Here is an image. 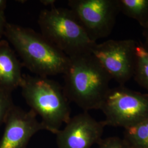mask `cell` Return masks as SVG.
<instances>
[{
    "label": "cell",
    "mask_w": 148,
    "mask_h": 148,
    "mask_svg": "<svg viewBox=\"0 0 148 148\" xmlns=\"http://www.w3.org/2000/svg\"><path fill=\"white\" fill-rule=\"evenodd\" d=\"M56 134L58 148H91L102 139L105 125L87 111L70 119Z\"/></svg>",
    "instance_id": "ba28073f"
},
{
    "label": "cell",
    "mask_w": 148,
    "mask_h": 148,
    "mask_svg": "<svg viewBox=\"0 0 148 148\" xmlns=\"http://www.w3.org/2000/svg\"><path fill=\"white\" fill-rule=\"evenodd\" d=\"M4 36L21 59L23 66L35 75L48 77L65 71L69 57L42 34L7 23Z\"/></svg>",
    "instance_id": "7a4b0ae2"
},
{
    "label": "cell",
    "mask_w": 148,
    "mask_h": 148,
    "mask_svg": "<svg viewBox=\"0 0 148 148\" xmlns=\"http://www.w3.org/2000/svg\"><path fill=\"white\" fill-rule=\"evenodd\" d=\"M134 40H109L97 42L91 50L92 54L119 85L124 86L133 76L135 62Z\"/></svg>",
    "instance_id": "52a82bcc"
},
{
    "label": "cell",
    "mask_w": 148,
    "mask_h": 148,
    "mask_svg": "<svg viewBox=\"0 0 148 148\" xmlns=\"http://www.w3.org/2000/svg\"><path fill=\"white\" fill-rule=\"evenodd\" d=\"M41 34L69 58L91 53L95 43L88 36L73 12L54 6L41 11Z\"/></svg>",
    "instance_id": "277c9868"
},
{
    "label": "cell",
    "mask_w": 148,
    "mask_h": 148,
    "mask_svg": "<svg viewBox=\"0 0 148 148\" xmlns=\"http://www.w3.org/2000/svg\"><path fill=\"white\" fill-rule=\"evenodd\" d=\"M63 75L64 92L70 102L84 111L100 109L112 79L92 53L69 58Z\"/></svg>",
    "instance_id": "6da1fadb"
},
{
    "label": "cell",
    "mask_w": 148,
    "mask_h": 148,
    "mask_svg": "<svg viewBox=\"0 0 148 148\" xmlns=\"http://www.w3.org/2000/svg\"><path fill=\"white\" fill-rule=\"evenodd\" d=\"M20 87L27 104L40 117L46 131L56 134L71 118L70 102L56 81L23 74Z\"/></svg>",
    "instance_id": "3957f363"
},
{
    "label": "cell",
    "mask_w": 148,
    "mask_h": 148,
    "mask_svg": "<svg viewBox=\"0 0 148 148\" xmlns=\"http://www.w3.org/2000/svg\"><path fill=\"white\" fill-rule=\"evenodd\" d=\"M68 5L95 42L111 34L120 13L117 0H69Z\"/></svg>",
    "instance_id": "8992f818"
},
{
    "label": "cell",
    "mask_w": 148,
    "mask_h": 148,
    "mask_svg": "<svg viewBox=\"0 0 148 148\" xmlns=\"http://www.w3.org/2000/svg\"><path fill=\"white\" fill-rule=\"evenodd\" d=\"M143 35L145 38V43L148 47V24L147 26L143 28Z\"/></svg>",
    "instance_id": "d6986e66"
},
{
    "label": "cell",
    "mask_w": 148,
    "mask_h": 148,
    "mask_svg": "<svg viewBox=\"0 0 148 148\" xmlns=\"http://www.w3.org/2000/svg\"><path fill=\"white\" fill-rule=\"evenodd\" d=\"M41 3H42L45 5H49L51 6V8L55 6L56 1L54 0H42L40 1Z\"/></svg>",
    "instance_id": "e0dca14e"
},
{
    "label": "cell",
    "mask_w": 148,
    "mask_h": 148,
    "mask_svg": "<svg viewBox=\"0 0 148 148\" xmlns=\"http://www.w3.org/2000/svg\"><path fill=\"white\" fill-rule=\"evenodd\" d=\"M120 12L144 28L148 24V0H117Z\"/></svg>",
    "instance_id": "8fae6325"
},
{
    "label": "cell",
    "mask_w": 148,
    "mask_h": 148,
    "mask_svg": "<svg viewBox=\"0 0 148 148\" xmlns=\"http://www.w3.org/2000/svg\"><path fill=\"white\" fill-rule=\"evenodd\" d=\"M21 63L5 40L0 41V89L12 93L23 79Z\"/></svg>",
    "instance_id": "30bf717a"
},
{
    "label": "cell",
    "mask_w": 148,
    "mask_h": 148,
    "mask_svg": "<svg viewBox=\"0 0 148 148\" xmlns=\"http://www.w3.org/2000/svg\"><path fill=\"white\" fill-rule=\"evenodd\" d=\"M106 126H132L148 117V93H142L124 86L110 88L101 105Z\"/></svg>",
    "instance_id": "5b68a950"
},
{
    "label": "cell",
    "mask_w": 148,
    "mask_h": 148,
    "mask_svg": "<svg viewBox=\"0 0 148 148\" xmlns=\"http://www.w3.org/2000/svg\"><path fill=\"white\" fill-rule=\"evenodd\" d=\"M7 23L5 12L0 13V39L4 36L5 26Z\"/></svg>",
    "instance_id": "2e32d148"
},
{
    "label": "cell",
    "mask_w": 148,
    "mask_h": 148,
    "mask_svg": "<svg viewBox=\"0 0 148 148\" xmlns=\"http://www.w3.org/2000/svg\"><path fill=\"white\" fill-rule=\"evenodd\" d=\"M14 105L12 93L0 89V126L5 123L8 112Z\"/></svg>",
    "instance_id": "5bb4252c"
},
{
    "label": "cell",
    "mask_w": 148,
    "mask_h": 148,
    "mask_svg": "<svg viewBox=\"0 0 148 148\" xmlns=\"http://www.w3.org/2000/svg\"><path fill=\"white\" fill-rule=\"evenodd\" d=\"M98 144V148H132L123 138L117 137L102 138Z\"/></svg>",
    "instance_id": "9a60e30c"
},
{
    "label": "cell",
    "mask_w": 148,
    "mask_h": 148,
    "mask_svg": "<svg viewBox=\"0 0 148 148\" xmlns=\"http://www.w3.org/2000/svg\"><path fill=\"white\" fill-rule=\"evenodd\" d=\"M5 128L0 139V148H27L36 133L46 130L37 115L30 110L26 111L14 105L5 121Z\"/></svg>",
    "instance_id": "9c48e42d"
},
{
    "label": "cell",
    "mask_w": 148,
    "mask_h": 148,
    "mask_svg": "<svg viewBox=\"0 0 148 148\" xmlns=\"http://www.w3.org/2000/svg\"><path fill=\"white\" fill-rule=\"evenodd\" d=\"M123 139L132 148H148V117L124 128Z\"/></svg>",
    "instance_id": "4fadbf2b"
},
{
    "label": "cell",
    "mask_w": 148,
    "mask_h": 148,
    "mask_svg": "<svg viewBox=\"0 0 148 148\" xmlns=\"http://www.w3.org/2000/svg\"><path fill=\"white\" fill-rule=\"evenodd\" d=\"M133 77L138 85L148 91V47L141 41H137L136 45Z\"/></svg>",
    "instance_id": "7c38bea8"
},
{
    "label": "cell",
    "mask_w": 148,
    "mask_h": 148,
    "mask_svg": "<svg viewBox=\"0 0 148 148\" xmlns=\"http://www.w3.org/2000/svg\"><path fill=\"white\" fill-rule=\"evenodd\" d=\"M7 4V1L6 0H0V13L5 12Z\"/></svg>",
    "instance_id": "ac0fdd59"
}]
</instances>
